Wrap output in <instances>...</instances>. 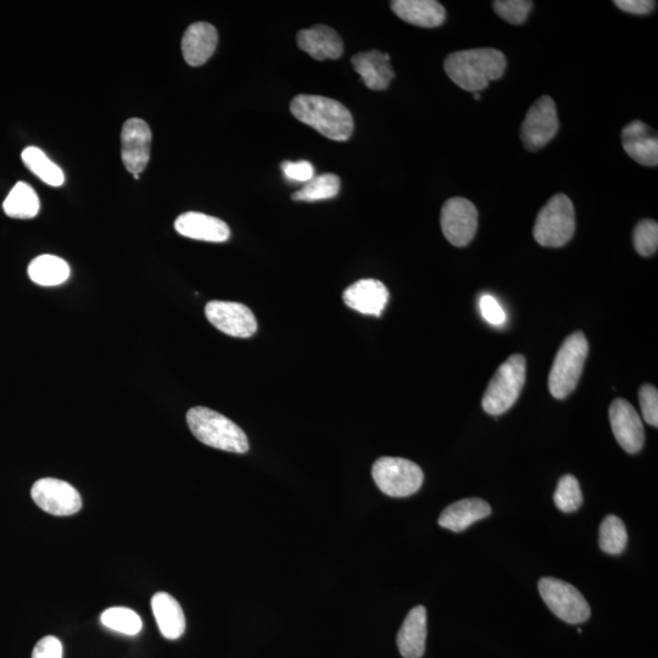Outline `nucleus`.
Listing matches in <instances>:
<instances>
[{"label":"nucleus","instance_id":"1","mask_svg":"<svg viewBox=\"0 0 658 658\" xmlns=\"http://www.w3.org/2000/svg\"><path fill=\"white\" fill-rule=\"evenodd\" d=\"M444 69L455 85L464 91L479 93L504 75L506 58L493 48L462 50L445 59Z\"/></svg>","mask_w":658,"mask_h":658},{"label":"nucleus","instance_id":"2","mask_svg":"<svg viewBox=\"0 0 658 658\" xmlns=\"http://www.w3.org/2000/svg\"><path fill=\"white\" fill-rule=\"evenodd\" d=\"M291 111L300 122L332 141L345 142L353 135V115L337 100L300 94L292 100Z\"/></svg>","mask_w":658,"mask_h":658},{"label":"nucleus","instance_id":"3","mask_svg":"<svg viewBox=\"0 0 658 658\" xmlns=\"http://www.w3.org/2000/svg\"><path fill=\"white\" fill-rule=\"evenodd\" d=\"M187 423L194 437L211 448L234 454H244L249 450L243 429L208 407L197 406L189 410Z\"/></svg>","mask_w":658,"mask_h":658},{"label":"nucleus","instance_id":"4","mask_svg":"<svg viewBox=\"0 0 658 658\" xmlns=\"http://www.w3.org/2000/svg\"><path fill=\"white\" fill-rule=\"evenodd\" d=\"M588 353L589 344L583 332L573 333L565 339L550 371L549 390L552 397L566 399L576 389Z\"/></svg>","mask_w":658,"mask_h":658},{"label":"nucleus","instance_id":"5","mask_svg":"<svg viewBox=\"0 0 658 658\" xmlns=\"http://www.w3.org/2000/svg\"><path fill=\"white\" fill-rule=\"evenodd\" d=\"M527 364L523 355L510 356L488 384L482 400V406L487 414L499 416L509 411L515 405L526 383Z\"/></svg>","mask_w":658,"mask_h":658},{"label":"nucleus","instance_id":"6","mask_svg":"<svg viewBox=\"0 0 658 658\" xmlns=\"http://www.w3.org/2000/svg\"><path fill=\"white\" fill-rule=\"evenodd\" d=\"M576 232V211L565 194H556L544 206L535 220L534 238L546 248H561Z\"/></svg>","mask_w":658,"mask_h":658},{"label":"nucleus","instance_id":"7","mask_svg":"<svg viewBox=\"0 0 658 658\" xmlns=\"http://www.w3.org/2000/svg\"><path fill=\"white\" fill-rule=\"evenodd\" d=\"M372 477L382 493L406 498L421 489L425 475L415 462L401 457H381L372 467Z\"/></svg>","mask_w":658,"mask_h":658},{"label":"nucleus","instance_id":"8","mask_svg":"<svg viewBox=\"0 0 658 658\" xmlns=\"http://www.w3.org/2000/svg\"><path fill=\"white\" fill-rule=\"evenodd\" d=\"M539 593L552 613L570 624L589 620L590 606L581 591L570 583L556 578H543L539 582Z\"/></svg>","mask_w":658,"mask_h":658},{"label":"nucleus","instance_id":"9","mask_svg":"<svg viewBox=\"0 0 658 658\" xmlns=\"http://www.w3.org/2000/svg\"><path fill=\"white\" fill-rule=\"evenodd\" d=\"M559 131V117L554 100L539 98L528 110L521 128V138L528 150L537 152L548 144Z\"/></svg>","mask_w":658,"mask_h":658},{"label":"nucleus","instance_id":"10","mask_svg":"<svg viewBox=\"0 0 658 658\" xmlns=\"http://www.w3.org/2000/svg\"><path fill=\"white\" fill-rule=\"evenodd\" d=\"M442 230L448 242L455 247H466L473 241L478 228V211L475 204L465 198L446 200L442 216Z\"/></svg>","mask_w":658,"mask_h":658},{"label":"nucleus","instance_id":"11","mask_svg":"<svg viewBox=\"0 0 658 658\" xmlns=\"http://www.w3.org/2000/svg\"><path fill=\"white\" fill-rule=\"evenodd\" d=\"M31 496L39 509L50 515L71 516L82 509V499L77 489L57 478L39 479L33 484Z\"/></svg>","mask_w":658,"mask_h":658},{"label":"nucleus","instance_id":"12","mask_svg":"<svg viewBox=\"0 0 658 658\" xmlns=\"http://www.w3.org/2000/svg\"><path fill=\"white\" fill-rule=\"evenodd\" d=\"M206 319L227 336L249 338L258 329V322L247 306L232 301H210L205 306Z\"/></svg>","mask_w":658,"mask_h":658},{"label":"nucleus","instance_id":"13","mask_svg":"<svg viewBox=\"0 0 658 658\" xmlns=\"http://www.w3.org/2000/svg\"><path fill=\"white\" fill-rule=\"evenodd\" d=\"M152 131L146 121L130 119L121 132V158L130 174L139 176L149 163Z\"/></svg>","mask_w":658,"mask_h":658},{"label":"nucleus","instance_id":"14","mask_svg":"<svg viewBox=\"0 0 658 658\" xmlns=\"http://www.w3.org/2000/svg\"><path fill=\"white\" fill-rule=\"evenodd\" d=\"M609 414L618 444L629 454L639 453L645 443V431L638 411L627 400L617 399L611 404Z\"/></svg>","mask_w":658,"mask_h":658},{"label":"nucleus","instance_id":"15","mask_svg":"<svg viewBox=\"0 0 658 658\" xmlns=\"http://www.w3.org/2000/svg\"><path fill=\"white\" fill-rule=\"evenodd\" d=\"M343 300L348 308L362 315L381 316L388 304L389 292L381 281L361 280L345 289Z\"/></svg>","mask_w":658,"mask_h":658},{"label":"nucleus","instance_id":"16","mask_svg":"<svg viewBox=\"0 0 658 658\" xmlns=\"http://www.w3.org/2000/svg\"><path fill=\"white\" fill-rule=\"evenodd\" d=\"M175 230L183 237L210 243H223L231 237V230L226 222L193 211L177 217Z\"/></svg>","mask_w":658,"mask_h":658},{"label":"nucleus","instance_id":"17","mask_svg":"<svg viewBox=\"0 0 658 658\" xmlns=\"http://www.w3.org/2000/svg\"><path fill=\"white\" fill-rule=\"evenodd\" d=\"M622 146L638 164L650 167L658 165V139L656 133L644 122L635 120L623 128Z\"/></svg>","mask_w":658,"mask_h":658},{"label":"nucleus","instance_id":"18","mask_svg":"<svg viewBox=\"0 0 658 658\" xmlns=\"http://www.w3.org/2000/svg\"><path fill=\"white\" fill-rule=\"evenodd\" d=\"M219 35L208 22H195L188 27L182 38V53L188 65L202 66L215 53Z\"/></svg>","mask_w":658,"mask_h":658},{"label":"nucleus","instance_id":"19","mask_svg":"<svg viewBox=\"0 0 658 658\" xmlns=\"http://www.w3.org/2000/svg\"><path fill=\"white\" fill-rule=\"evenodd\" d=\"M351 64L371 91H386L395 77L389 54L378 50L354 55Z\"/></svg>","mask_w":658,"mask_h":658},{"label":"nucleus","instance_id":"20","mask_svg":"<svg viewBox=\"0 0 658 658\" xmlns=\"http://www.w3.org/2000/svg\"><path fill=\"white\" fill-rule=\"evenodd\" d=\"M298 46L316 60L338 59L344 52L342 38L325 25H316L298 33Z\"/></svg>","mask_w":658,"mask_h":658},{"label":"nucleus","instance_id":"21","mask_svg":"<svg viewBox=\"0 0 658 658\" xmlns=\"http://www.w3.org/2000/svg\"><path fill=\"white\" fill-rule=\"evenodd\" d=\"M390 5L399 19L423 29L442 26L446 19L443 5L436 0H394Z\"/></svg>","mask_w":658,"mask_h":658},{"label":"nucleus","instance_id":"22","mask_svg":"<svg viewBox=\"0 0 658 658\" xmlns=\"http://www.w3.org/2000/svg\"><path fill=\"white\" fill-rule=\"evenodd\" d=\"M427 639V611L417 606L406 616L398 633V648L404 658H421L425 655Z\"/></svg>","mask_w":658,"mask_h":658},{"label":"nucleus","instance_id":"23","mask_svg":"<svg viewBox=\"0 0 658 658\" xmlns=\"http://www.w3.org/2000/svg\"><path fill=\"white\" fill-rule=\"evenodd\" d=\"M492 513V507L482 499H464L451 504L440 515V527L451 532L460 533L473 523L487 518Z\"/></svg>","mask_w":658,"mask_h":658},{"label":"nucleus","instance_id":"24","mask_svg":"<svg viewBox=\"0 0 658 658\" xmlns=\"http://www.w3.org/2000/svg\"><path fill=\"white\" fill-rule=\"evenodd\" d=\"M152 610L161 634L166 639H180L186 630V617L178 601L167 593H156L152 599Z\"/></svg>","mask_w":658,"mask_h":658},{"label":"nucleus","instance_id":"25","mask_svg":"<svg viewBox=\"0 0 658 658\" xmlns=\"http://www.w3.org/2000/svg\"><path fill=\"white\" fill-rule=\"evenodd\" d=\"M70 273L68 262L54 255L38 256L29 266L31 281L43 287L60 286L69 280Z\"/></svg>","mask_w":658,"mask_h":658},{"label":"nucleus","instance_id":"26","mask_svg":"<svg viewBox=\"0 0 658 658\" xmlns=\"http://www.w3.org/2000/svg\"><path fill=\"white\" fill-rule=\"evenodd\" d=\"M4 213L13 219H33L41 209L35 189L25 182L16 183L3 203Z\"/></svg>","mask_w":658,"mask_h":658},{"label":"nucleus","instance_id":"27","mask_svg":"<svg viewBox=\"0 0 658 658\" xmlns=\"http://www.w3.org/2000/svg\"><path fill=\"white\" fill-rule=\"evenodd\" d=\"M22 161L33 175L52 187L63 186L65 182L64 171L48 158L43 150L37 147H27L21 154Z\"/></svg>","mask_w":658,"mask_h":658},{"label":"nucleus","instance_id":"28","mask_svg":"<svg viewBox=\"0 0 658 658\" xmlns=\"http://www.w3.org/2000/svg\"><path fill=\"white\" fill-rule=\"evenodd\" d=\"M340 191V178L334 174H325L312 178L300 191L292 195L295 202H320L337 197Z\"/></svg>","mask_w":658,"mask_h":658},{"label":"nucleus","instance_id":"29","mask_svg":"<svg viewBox=\"0 0 658 658\" xmlns=\"http://www.w3.org/2000/svg\"><path fill=\"white\" fill-rule=\"evenodd\" d=\"M627 542V529L621 518L613 515L607 516L600 527L601 550L609 555H620L626 549Z\"/></svg>","mask_w":658,"mask_h":658},{"label":"nucleus","instance_id":"30","mask_svg":"<svg viewBox=\"0 0 658 658\" xmlns=\"http://www.w3.org/2000/svg\"><path fill=\"white\" fill-rule=\"evenodd\" d=\"M103 626L121 634L137 635L143 628L141 617L127 607H111L100 617Z\"/></svg>","mask_w":658,"mask_h":658},{"label":"nucleus","instance_id":"31","mask_svg":"<svg viewBox=\"0 0 658 658\" xmlns=\"http://www.w3.org/2000/svg\"><path fill=\"white\" fill-rule=\"evenodd\" d=\"M554 501L557 509L566 513L577 511L582 506V489L576 477L566 475L560 479L559 484H557Z\"/></svg>","mask_w":658,"mask_h":658},{"label":"nucleus","instance_id":"32","mask_svg":"<svg viewBox=\"0 0 658 658\" xmlns=\"http://www.w3.org/2000/svg\"><path fill=\"white\" fill-rule=\"evenodd\" d=\"M634 248L638 254L649 258L657 253L658 248V223L654 220L640 221L635 227Z\"/></svg>","mask_w":658,"mask_h":658},{"label":"nucleus","instance_id":"33","mask_svg":"<svg viewBox=\"0 0 658 658\" xmlns=\"http://www.w3.org/2000/svg\"><path fill=\"white\" fill-rule=\"evenodd\" d=\"M495 13L512 25H522L531 13L533 3L527 0H496Z\"/></svg>","mask_w":658,"mask_h":658},{"label":"nucleus","instance_id":"34","mask_svg":"<svg viewBox=\"0 0 658 658\" xmlns=\"http://www.w3.org/2000/svg\"><path fill=\"white\" fill-rule=\"evenodd\" d=\"M639 401L644 420L650 426H658V392L657 388L645 384L640 388Z\"/></svg>","mask_w":658,"mask_h":658},{"label":"nucleus","instance_id":"35","mask_svg":"<svg viewBox=\"0 0 658 658\" xmlns=\"http://www.w3.org/2000/svg\"><path fill=\"white\" fill-rule=\"evenodd\" d=\"M281 167L283 175L288 181L308 183L315 177L314 166L309 161L301 160L298 163L284 161Z\"/></svg>","mask_w":658,"mask_h":658},{"label":"nucleus","instance_id":"36","mask_svg":"<svg viewBox=\"0 0 658 658\" xmlns=\"http://www.w3.org/2000/svg\"><path fill=\"white\" fill-rule=\"evenodd\" d=\"M479 309H481L484 320L493 326H503L506 322V314L503 306L492 295H483L479 300Z\"/></svg>","mask_w":658,"mask_h":658},{"label":"nucleus","instance_id":"37","mask_svg":"<svg viewBox=\"0 0 658 658\" xmlns=\"http://www.w3.org/2000/svg\"><path fill=\"white\" fill-rule=\"evenodd\" d=\"M32 658H63V644L58 638L49 635L38 641L32 651Z\"/></svg>","mask_w":658,"mask_h":658},{"label":"nucleus","instance_id":"38","mask_svg":"<svg viewBox=\"0 0 658 658\" xmlns=\"http://www.w3.org/2000/svg\"><path fill=\"white\" fill-rule=\"evenodd\" d=\"M615 5L628 14L648 15L656 8L651 0H616Z\"/></svg>","mask_w":658,"mask_h":658},{"label":"nucleus","instance_id":"39","mask_svg":"<svg viewBox=\"0 0 658 658\" xmlns=\"http://www.w3.org/2000/svg\"><path fill=\"white\" fill-rule=\"evenodd\" d=\"M473 98H475L476 100H479V99H481V94L473 93Z\"/></svg>","mask_w":658,"mask_h":658}]
</instances>
